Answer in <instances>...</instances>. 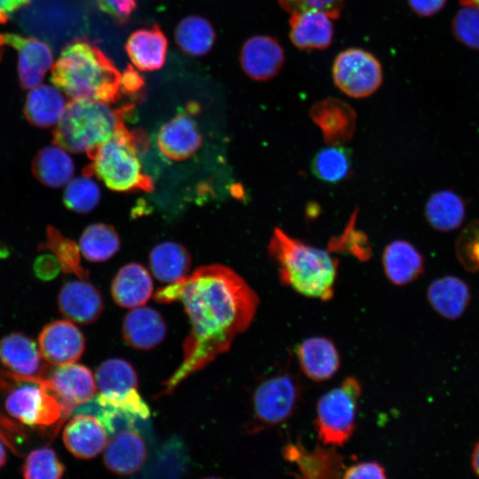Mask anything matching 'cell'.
<instances>
[{
  "label": "cell",
  "mask_w": 479,
  "mask_h": 479,
  "mask_svg": "<svg viewBox=\"0 0 479 479\" xmlns=\"http://www.w3.org/2000/svg\"><path fill=\"white\" fill-rule=\"evenodd\" d=\"M465 215V201L452 190L436 192L429 197L425 207L427 221L440 232H451L459 228Z\"/></svg>",
  "instance_id": "4dcf8cb0"
},
{
  "label": "cell",
  "mask_w": 479,
  "mask_h": 479,
  "mask_svg": "<svg viewBox=\"0 0 479 479\" xmlns=\"http://www.w3.org/2000/svg\"><path fill=\"white\" fill-rule=\"evenodd\" d=\"M2 54H3V50H2V46H0V60L2 59Z\"/></svg>",
  "instance_id": "f907efd6"
},
{
  "label": "cell",
  "mask_w": 479,
  "mask_h": 479,
  "mask_svg": "<svg viewBox=\"0 0 479 479\" xmlns=\"http://www.w3.org/2000/svg\"><path fill=\"white\" fill-rule=\"evenodd\" d=\"M38 344L31 338L12 333L0 340V362L18 380L40 376L44 369Z\"/></svg>",
  "instance_id": "7402d4cb"
},
{
  "label": "cell",
  "mask_w": 479,
  "mask_h": 479,
  "mask_svg": "<svg viewBox=\"0 0 479 479\" xmlns=\"http://www.w3.org/2000/svg\"><path fill=\"white\" fill-rule=\"evenodd\" d=\"M455 254L467 271H479V219L472 220L460 232L455 242Z\"/></svg>",
  "instance_id": "ab89813d"
},
{
  "label": "cell",
  "mask_w": 479,
  "mask_h": 479,
  "mask_svg": "<svg viewBox=\"0 0 479 479\" xmlns=\"http://www.w3.org/2000/svg\"><path fill=\"white\" fill-rule=\"evenodd\" d=\"M166 324L161 315L153 308L137 307L128 312L122 323L126 343L137 349H151L166 335Z\"/></svg>",
  "instance_id": "603a6c76"
},
{
  "label": "cell",
  "mask_w": 479,
  "mask_h": 479,
  "mask_svg": "<svg viewBox=\"0 0 479 479\" xmlns=\"http://www.w3.org/2000/svg\"><path fill=\"white\" fill-rule=\"evenodd\" d=\"M332 75L340 90L355 98L371 96L382 83L380 61L369 51L359 48L341 51L334 61Z\"/></svg>",
  "instance_id": "9c48e42d"
},
{
  "label": "cell",
  "mask_w": 479,
  "mask_h": 479,
  "mask_svg": "<svg viewBox=\"0 0 479 479\" xmlns=\"http://www.w3.org/2000/svg\"><path fill=\"white\" fill-rule=\"evenodd\" d=\"M99 200V187L89 176L71 179L67 184L63 201L72 211L89 213L98 206Z\"/></svg>",
  "instance_id": "8d00e7d4"
},
{
  "label": "cell",
  "mask_w": 479,
  "mask_h": 479,
  "mask_svg": "<svg viewBox=\"0 0 479 479\" xmlns=\"http://www.w3.org/2000/svg\"><path fill=\"white\" fill-rule=\"evenodd\" d=\"M382 266L389 280L397 286L414 281L424 271L421 254L412 244L403 240H394L386 246Z\"/></svg>",
  "instance_id": "484cf974"
},
{
  "label": "cell",
  "mask_w": 479,
  "mask_h": 479,
  "mask_svg": "<svg viewBox=\"0 0 479 479\" xmlns=\"http://www.w3.org/2000/svg\"><path fill=\"white\" fill-rule=\"evenodd\" d=\"M471 1L476 4L477 5H479V0H471Z\"/></svg>",
  "instance_id": "816d5d0a"
},
{
  "label": "cell",
  "mask_w": 479,
  "mask_h": 479,
  "mask_svg": "<svg viewBox=\"0 0 479 479\" xmlns=\"http://www.w3.org/2000/svg\"><path fill=\"white\" fill-rule=\"evenodd\" d=\"M167 48L168 40L157 25L134 31L125 45L131 62L141 71L160 69L165 62Z\"/></svg>",
  "instance_id": "cb8c5ba5"
},
{
  "label": "cell",
  "mask_w": 479,
  "mask_h": 479,
  "mask_svg": "<svg viewBox=\"0 0 479 479\" xmlns=\"http://www.w3.org/2000/svg\"><path fill=\"white\" fill-rule=\"evenodd\" d=\"M108 436L94 415L75 412L63 431L67 449L76 458L89 459L104 451Z\"/></svg>",
  "instance_id": "d6986e66"
},
{
  "label": "cell",
  "mask_w": 479,
  "mask_h": 479,
  "mask_svg": "<svg viewBox=\"0 0 479 479\" xmlns=\"http://www.w3.org/2000/svg\"><path fill=\"white\" fill-rule=\"evenodd\" d=\"M280 281L306 297L327 302L334 297L338 260L321 248L274 230L269 246Z\"/></svg>",
  "instance_id": "3957f363"
},
{
  "label": "cell",
  "mask_w": 479,
  "mask_h": 479,
  "mask_svg": "<svg viewBox=\"0 0 479 479\" xmlns=\"http://www.w3.org/2000/svg\"><path fill=\"white\" fill-rule=\"evenodd\" d=\"M322 445L309 451L299 442L289 443L283 448V458L295 464L304 478H341L346 468L343 456L334 446Z\"/></svg>",
  "instance_id": "5bb4252c"
},
{
  "label": "cell",
  "mask_w": 479,
  "mask_h": 479,
  "mask_svg": "<svg viewBox=\"0 0 479 479\" xmlns=\"http://www.w3.org/2000/svg\"><path fill=\"white\" fill-rule=\"evenodd\" d=\"M302 399L300 378L288 366L263 379L252 395L247 431L255 434L285 423L296 412Z\"/></svg>",
  "instance_id": "8992f818"
},
{
  "label": "cell",
  "mask_w": 479,
  "mask_h": 479,
  "mask_svg": "<svg viewBox=\"0 0 479 479\" xmlns=\"http://www.w3.org/2000/svg\"><path fill=\"white\" fill-rule=\"evenodd\" d=\"M133 106L112 108L107 103L73 100L66 108L53 133V142L67 152L86 153L95 150L124 125L125 114Z\"/></svg>",
  "instance_id": "277c9868"
},
{
  "label": "cell",
  "mask_w": 479,
  "mask_h": 479,
  "mask_svg": "<svg viewBox=\"0 0 479 479\" xmlns=\"http://www.w3.org/2000/svg\"><path fill=\"white\" fill-rule=\"evenodd\" d=\"M149 264L158 280L170 284L187 275L191 259L187 250L182 245L165 241L152 249Z\"/></svg>",
  "instance_id": "f546056e"
},
{
  "label": "cell",
  "mask_w": 479,
  "mask_h": 479,
  "mask_svg": "<svg viewBox=\"0 0 479 479\" xmlns=\"http://www.w3.org/2000/svg\"><path fill=\"white\" fill-rule=\"evenodd\" d=\"M411 9L421 17H430L441 11L448 0H407Z\"/></svg>",
  "instance_id": "bcb514c9"
},
{
  "label": "cell",
  "mask_w": 479,
  "mask_h": 479,
  "mask_svg": "<svg viewBox=\"0 0 479 479\" xmlns=\"http://www.w3.org/2000/svg\"><path fill=\"white\" fill-rule=\"evenodd\" d=\"M4 45L18 51V72L21 86L25 89L38 86L53 65L49 45L36 38L13 33L0 34V46Z\"/></svg>",
  "instance_id": "4fadbf2b"
},
{
  "label": "cell",
  "mask_w": 479,
  "mask_h": 479,
  "mask_svg": "<svg viewBox=\"0 0 479 479\" xmlns=\"http://www.w3.org/2000/svg\"><path fill=\"white\" fill-rule=\"evenodd\" d=\"M98 8L119 23L126 22L137 7L135 0H94Z\"/></svg>",
  "instance_id": "b9f144b4"
},
{
  "label": "cell",
  "mask_w": 479,
  "mask_h": 479,
  "mask_svg": "<svg viewBox=\"0 0 479 479\" xmlns=\"http://www.w3.org/2000/svg\"><path fill=\"white\" fill-rule=\"evenodd\" d=\"M459 5L452 21V34L465 46L479 50V5L471 0H460Z\"/></svg>",
  "instance_id": "74e56055"
},
{
  "label": "cell",
  "mask_w": 479,
  "mask_h": 479,
  "mask_svg": "<svg viewBox=\"0 0 479 479\" xmlns=\"http://www.w3.org/2000/svg\"><path fill=\"white\" fill-rule=\"evenodd\" d=\"M51 80L73 100L114 103L121 96V73L112 60L87 40L67 44L52 65Z\"/></svg>",
  "instance_id": "7a4b0ae2"
},
{
  "label": "cell",
  "mask_w": 479,
  "mask_h": 479,
  "mask_svg": "<svg viewBox=\"0 0 479 479\" xmlns=\"http://www.w3.org/2000/svg\"><path fill=\"white\" fill-rule=\"evenodd\" d=\"M5 460H6V453H5L4 446L2 445L0 442V467H2L4 465Z\"/></svg>",
  "instance_id": "681fc988"
},
{
  "label": "cell",
  "mask_w": 479,
  "mask_h": 479,
  "mask_svg": "<svg viewBox=\"0 0 479 479\" xmlns=\"http://www.w3.org/2000/svg\"><path fill=\"white\" fill-rule=\"evenodd\" d=\"M111 293L114 302L122 308L143 306L153 293L152 278L143 265L128 263L114 278Z\"/></svg>",
  "instance_id": "d4e9b609"
},
{
  "label": "cell",
  "mask_w": 479,
  "mask_h": 479,
  "mask_svg": "<svg viewBox=\"0 0 479 479\" xmlns=\"http://www.w3.org/2000/svg\"><path fill=\"white\" fill-rule=\"evenodd\" d=\"M342 478H387L384 467L377 461H363L345 468Z\"/></svg>",
  "instance_id": "7bdbcfd3"
},
{
  "label": "cell",
  "mask_w": 479,
  "mask_h": 479,
  "mask_svg": "<svg viewBox=\"0 0 479 479\" xmlns=\"http://www.w3.org/2000/svg\"><path fill=\"white\" fill-rule=\"evenodd\" d=\"M301 371L312 381L332 379L341 366V357L334 342L324 336L302 340L295 348Z\"/></svg>",
  "instance_id": "e0dca14e"
},
{
  "label": "cell",
  "mask_w": 479,
  "mask_h": 479,
  "mask_svg": "<svg viewBox=\"0 0 479 479\" xmlns=\"http://www.w3.org/2000/svg\"><path fill=\"white\" fill-rule=\"evenodd\" d=\"M31 384L12 390L5 399L7 412L29 427L48 428L61 423L72 412L43 384L31 379Z\"/></svg>",
  "instance_id": "ba28073f"
},
{
  "label": "cell",
  "mask_w": 479,
  "mask_h": 479,
  "mask_svg": "<svg viewBox=\"0 0 479 479\" xmlns=\"http://www.w3.org/2000/svg\"><path fill=\"white\" fill-rule=\"evenodd\" d=\"M175 40L185 53L196 57L203 56L211 50L216 40V33L208 20L192 15L178 23L175 31Z\"/></svg>",
  "instance_id": "d6a6232c"
},
{
  "label": "cell",
  "mask_w": 479,
  "mask_h": 479,
  "mask_svg": "<svg viewBox=\"0 0 479 479\" xmlns=\"http://www.w3.org/2000/svg\"><path fill=\"white\" fill-rule=\"evenodd\" d=\"M428 302L442 317L454 320L466 311L471 300L467 284L456 276H444L429 285L427 292Z\"/></svg>",
  "instance_id": "4316f807"
},
{
  "label": "cell",
  "mask_w": 479,
  "mask_h": 479,
  "mask_svg": "<svg viewBox=\"0 0 479 479\" xmlns=\"http://www.w3.org/2000/svg\"><path fill=\"white\" fill-rule=\"evenodd\" d=\"M146 458V444L139 427L122 428L108 436L103 459L109 471L132 475L141 469Z\"/></svg>",
  "instance_id": "8fae6325"
},
{
  "label": "cell",
  "mask_w": 479,
  "mask_h": 479,
  "mask_svg": "<svg viewBox=\"0 0 479 479\" xmlns=\"http://www.w3.org/2000/svg\"><path fill=\"white\" fill-rule=\"evenodd\" d=\"M288 13L314 10L326 13L333 20L338 19L348 0H278Z\"/></svg>",
  "instance_id": "60d3db41"
},
{
  "label": "cell",
  "mask_w": 479,
  "mask_h": 479,
  "mask_svg": "<svg viewBox=\"0 0 479 479\" xmlns=\"http://www.w3.org/2000/svg\"><path fill=\"white\" fill-rule=\"evenodd\" d=\"M40 248L53 253L64 272L74 273L79 279L87 278L88 274L81 265L78 246L53 226L47 227L46 241Z\"/></svg>",
  "instance_id": "d590c367"
},
{
  "label": "cell",
  "mask_w": 479,
  "mask_h": 479,
  "mask_svg": "<svg viewBox=\"0 0 479 479\" xmlns=\"http://www.w3.org/2000/svg\"><path fill=\"white\" fill-rule=\"evenodd\" d=\"M201 136L193 119L187 113H179L164 123L157 135L161 153L173 161L191 157L200 146Z\"/></svg>",
  "instance_id": "ffe728a7"
},
{
  "label": "cell",
  "mask_w": 479,
  "mask_h": 479,
  "mask_svg": "<svg viewBox=\"0 0 479 479\" xmlns=\"http://www.w3.org/2000/svg\"><path fill=\"white\" fill-rule=\"evenodd\" d=\"M351 168V151L342 145H330L312 158L310 169L320 181L335 184L344 180Z\"/></svg>",
  "instance_id": "836d02e7"
},
{
  "label": "cell",
  "mask_w": 479,
  "mask_h": 479,
  "mask_svg": "<svg viewBox=\"0 0 479 479\" xmlns=\"http://www.w3.org/2000/svg\"><path fill=\"white\" fill-rule=\"evenodd\" d=\"M471 467L475 474L479 476V441L475 444L471 454Z\"/></svg>",
  "instance_id": "c3c4849f"
},
{
  "label": "cell",
  "mask_w": 479,
  "mask_h": 479,
  "mask_svg": "<svg viewBox=\"0 0 479 479\" xmlns=\"http://www.w3.org/2000/svg\"><path fill=\"white\" fill-rule=\"evenodd\" d=\"M120 86L122 93L135 96L142 90L144 79L131 66H129L121 75Z\"/></svg>",
  "instance_id": "ee69618b"
},
{
  "label": "cell",
  "mask_w": 479,
  "mask_h": 479,
  "mask_svg": "<svg viewBox=\"0 0 479 479\" xmlns=\"http://www.w3.org/2000/svg\"><path fill=\"white\" fill-rule=\"evenodd\" d=\"M66 106L65 98L58 89L41 85L28 92L23 113L30 124L47 128L58 124Z\"/></svg>",
  "instance_id": "f1b7e54d"
},
{
  "label": "cell",
  "mask_w": 479,
  "mask_h": 479,
  "mask_svg": "<svg viewBox=\"0 0 479 479\" xmlns=\"http://www.w3.org/2000/svg\"><path fill=\"white\" fill-rule=\"evenodd\" d=\"M22 474L27 479H59L64 474V466L53 449L42 447L27 455Z\"/></svg>",
  "instance_id": "f35d334b"
},
{
  "label": "cell",
  "mask_w": 479,
  "mask_h": 479,
  "mask_svg": "<svg viewBox=\"0 0 479 479\" xmlns=\"http://www.w3.org/2000/svg\"><path fill=\"white\" fill-rule=\"evenodd\" d=\"M60 266L55 256L43 255L35 263V272L42 279H51L57 274Z\"/></svg>",
  "instance_id": "f6af8a7d"
},
{
  "label": "cell",
  "mask_w": 479,
  "mask_h": 479,
  "mask_svg": "<svg viewBox=\"0 0 479 479\" xmlns=\"http://www.w3.org/2000/svg\"><path fill=\"white\" fill-rule=\"evenodd\" d=\"M310 116L328 145H343L355 132L356 112L342 99L326 98L315 103L310 110Z\"/></svg>",
  "instance_id": "2e32d148"
},
{
  "label": "cell",
  "mask_w": 479,
  "mask_h": 479,
  "mask_svg": "<svg viewBox=\"0 0 479 479\" xmlns=\"http://www.w3.org/2000/svg\"><path fill=\"white\" fill-rule=\"evenodd\" d=\"M160 302H180L191 330L183 345V360L163 382L161 395L171 394L184 381L229 350L235 337L245 332L256 314L259 298L232 269L210 264L159 289Z\"/></svg>",
  "instance_id": "6da1fadb"
},
{
  "label": "cell",
  "mask_w": 479,
  "mask_h": 479,
  "mask_svg": "<svg viewBox=\"0 0 479 479\" xmlns=\"http://www.w3.org/2000/svg\"><path fill=\"white\" fill-rule=\"evenodd\" d=\"M332 18L319 11L309 10L290 13L289 38L300 50H325L334 37Z\"/></svg>",
  "instance_id": "44dd1931"
},
{
  "label": "cell",
  "mask_w": 479,
  "mask_h": 479,
  "mask_svg": "<svg viewBox=\"0 0 479 479\" xmlns=\"http://www.w3.org/2000/svg\"><path fill=\"white\" fill-rule=\"evenodd\" d=\"M42 357L54 366L75 363L82 355L85 339L68 319L46 325L38 337Z\"/></svg>",
  "instance_id": "7c38bea8"
},
{
  "label": "cell",
  "mask_w": 479,
  "mask_h": 479,
  "mask_svg": "<svg viewBox=\"0 0 479 479\" xmlns=\"http://www.w3.org/2000/svg\"><path fill=\"white\" fill-rule=\"evenodd\" d=\"M361 395L359 380L348 376L318 399L314 426L322 444L342 447L349 442L356 428Z\"/></svg>",
  "instance_id": "52a82bcc"
},
{
  "label": "cell",
  "mask_w": 479,
  "mask_h": 479,
  "mask_svg": "<svg viewBox=\"0 0 479 479\" xmlns=\"http://www.w3.org/2000/svg\"><path fill=\"white\" fill-rule=\"evenodd\" d=\"M31 0H0V24L6 23L11 15Z\"/></svg>",
  "instance_id": "7dc6e473"
},
{
  "label": "cell",
  "mask_w": 479,
  "mask_h": 479,
  "mask_svg": "<svg viewBox=\"0 0 479 479\" xmlns=\"http://www.w3.org/2000/svg\"><path fill=\"white\" fill-rule=\"evenodd\" d=\"M94 379L100 394L121 396L137 388L136 371L130 363L120 358L104 361L97 368Z\"/></svg>",
  "instance_id": "1f68e13d"
},
{
  "label": "cell",
  "mask_w": 479,
  "mask_h": 479,
  "mask_svg": "<svg viewBox=\"0 0 479 479\" xmlns=\"http://www.w3.org/2000/svg\"><path fill=\"white\" fill-rule=\"evenodd\" d=\"M58 306L68 320L82 325L96 321L103 310L99 291L83 279L69 281L60 289Z\"/></svg>",
  "instance_id": "ac0fdd59"
},
{
  "label": "cell",
  "mask_w": 479,
  "mask_h": 479,
  "mask_svg": "<svg viewBox=\"0 0 479 479\" xmlns=\"http://www.w3.org/2000/svg\"><path fill=\"white\" fill-rule=\"evenodd\" d=\"M31 378L51 390L72 413L97 393L91 371L75 363L57 365L46 378Z\"/></svg>",
  "instance_id": "30bf717a"
},
{
  "label": "cell",
  "mask_w": 479,
  "mask_h": 479,
  "mask_svg": "<svg viewBox=\"0 0 479 479\" xmlns=\"http://www.w3.org/2000/svg\"><path fill=\"white\" fill-rule=\"evenodd\" d=\"M32 172L43 185L60 188L73 178L75 166L65 149L50 145L37 152L32 161Z\"/></svg>",
  "instance_id": "83f0119b"
},
{
  "label": "cell",
  "mask_w": 479,
  "mask_h": 479,
  "mask_svg": "<svg viewBox=\"0 0 479 479\" xmlns=\"http://www.w3.org/2000/svg\"><path fill=\"white\" fill-rule=\"evenodd\" d=\"M143 140L122 125L89 157L91 162L84 169V175L96 176L114 191L153 190V181L143 172L138 156Z\"/></svg>",
  "instance_id": "5b68a950"
},
{
  "label": "cell",
  "mask_w": 479,
  "mask_h": 479,
  "mask_svg": "<svg viewBox=\"0 0 479 479\" xmlns=\"http://www.w3.org/2000/svg\"><path fill=\"white\" fill-rule=\"evenodd\" d=\"M120 239L115 230L105 224L89 225L82 232L79 249L91 262H103L114 256L120 248Z\"/></svg>",
  "instance_id": "e575fe53"
},
{
  "label": "cell",
  "mask_w": 479,
  "mask_h": 479,
  "mask_svg": "<svg viewBox=\"0 0 479 479\" xmlns=\"http://www.w3.org/2000/svg\"><path fill=\"white\" fill-rule=\"evenodd\" d=\"M240 60L241 67L251 79L267 81L280 71L285 53L274 37L257 35L248 38L242 45Z\"/></svg>",
  "instance_id": "9a60e30c"
}]
</instances>
